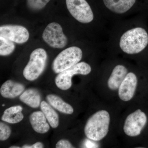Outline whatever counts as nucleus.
<instances>
[{
    "mask_svg": "<svg viewBox=\"0 0 148 148\" xmlns=\"http://www.w3.org/2000/svg\"><path fill=\"white\" fill-rule=\"evenodd\" d=\"M24 90V86L23 84L8 80L2 85L0 93L4 98L12 99L21 95Z\"/></svg>",
    "mask_w": 148,
    "mask_h": 148,
    "instance_id": "nucleus-12",
    "label": "nucleus"
},
{
    "mask_svg": "<svg viewBox=\"0 0 148 148\" xmlns=\"http://www.w3.org/2000/svg\"><path fill=\"white\" fill-rule=\"evenodd\" d=\"M50 0H27L28 7L34 10L42 9Z\"/></svg>",
    "mask_w": 148,
    "mask_h": 148,
    "instance_id": "nucleus-18",
    "label": "nucleus"
},
{
    "mask_svg": "<svg viewBox=\"0 0 148 148\" xmlns=\"http://www.w3.org/2000/svg\"><path fill=\"white\" fill-rule=\"evenodd\" d=\"M46 98L51 106L62 113L71 114L73 113L74 109L72 106L58 95L49 94L47 96Z\"/></svg>",
    "mask_w": 148,
    "mask_h": 148,
    "instance_id": "nucleus-15",
    "label": "nucleus"
},
{
    "mask_svg": "<svg viewBox=\"0 0 148 148\" xmlns=\"http://www.w3.org/2000/svg\"><path fill=\"white\" fill-rule=\"evenodd\" d=\"M44 147L43 144L41 142H37L32 145H24L22 146V148H43Z\"/></svg>",
    "mask_w": 148,
    "mask_h": 148,
    "instance_id": "nucleus-21",
    "label": "nucleus"
},
{
    "mask_svg": "<svg viewBox=\"0 0 148 148\" xmlns=\"http://www.w3.org/2000/svg\"><path fill=\"white\" fill-rule=\"evenodd\" d=\"M0 36L17 44L27 42L29 38V31L20 25H5L0 27Z\"/></svg>",
    "mask_w": 148,
    "mask_h": 148,
    "instance_id": "nucleus-8",
    "label": "nucleus"
},
{
    "mask_svg": "<svg viewBox=\"0 0 148 148\" xmlns=\"http://www.w3.org/2000/svg\"><path fill=\"white\" fill-rule=\"evenodd\" d=\"M129 72L128 67L124 64L120 63L114 65L111 70L108 79L109 88L113 90L118 89Z\"/></svg>",
    "mask_w": 148,
    "mask_h": 148,
    "instance_id": "nucleus-10",
    "label": "nucleus"
},
{
    "mask_svg": "<svg viewBox=\"0 0 148 148\" xmlns=\"http://www.w3.org/2000/svg\"><path fill=\"white\" fill-rule=\"evenodd\" d=\"M11 129L7 125L4 123L0 122V140L5 141L10 137Z\"/></svg>",
    "mask_w": 148,
    "mask_h": 148,
    "instance_id": "nucleus-19",
    "label": "nucleus"
},
{
    "mask_svg": "<svg viewBox=\"0 0 148 148\" xmlns=\"http://www.w3.org/2000/svg\"><path fill=\"white\" fill-rule=\"evenodd\" d=\"M110 117L108 111H98L88 119L85 126L86 136L92 141L102 140L108 132Z\"/></svg>",
    "mask_w": 148,
    "mask_h": 148,
    "instance_id": "nucleus-2",
    "label": "nucleus"
},
{
    "mask_svg": "<svg viewBox=\"0 0 148 148\" xmlns=\"http://www.w3.org/2000/svg\"><path fill=\"white\" fill-rule=\"evenodd\" d=\"M83 56L82 49L77 46L67 48L59 53L53 60L52 68L59 73L80 62Z\"/></svg>",
    "mask_w": 148,
    "mask_h": 148,
    "instance_id": "nucleus-3",
    "label": "nucleus"
},
{
    "mask_svg": "<svg viewBox=\"0 0 148 148\" xmlns=\"http://www.w3.org/2000/svg\"><path fill=\"white\" fill-rule=\"evenodd\" d=\"M40 106L41 110L44 114L50 126L53 128L58 127L59 119L56 112L45 101L41 102Z\"/></svg>",
    "mask_w": 148,
    "mask_h": 148,
    "instance_id": "nucleus-16",
    "label": "nucleus"
},
{
    "mask_svg": "<svg viewBox=\"0 0 148 148\" xmlns=\"http://www.w3.org/2000/svg\"><path fill=\"white\" fill-rule=\"evenodd\" d=\"M147 117L140 109L130 114L125 121L123 130L130 137H136L141 134L147 124Z\"/></svg>",
    "mask_w": 148,
    "mask_h": 148,
    "instance_id": "nucleus-7",
    "label": "nucleus"
},
{
    "mask_svg": "<svg viewBox=\"0 0 148 148\" xmlns=\"http://www.w3.org/2000/svg\"><path fill=\"white\" fill-rule=\"evenodd\" d=\"M22 110L23 108L21 106H16L10 107L4 112L1 117L2 120L11 124L18 123L24 118Z\"/></svg>",
    "mask_w": 148,
    "mask_h": 148,
    "instance_id": "nucleus-14",
    "label": "nucleus"
},
{
    "mask_svg": "<svg viewBox=\"0 0 148 148\" xmlns=\"http://www.w3.org/2000/svg\"><path fill=\"white\" fill-rule=\"evenodd\" d=\"M110 23L105 47L111 53L130 56L148 53V27L145 14Z\"/></svg>",
    "mask_w": 148,
    "mask_h": 148,
    "instance_id": "nucleus-1",
    "label": "nucleus"
},
{
    "mask_svg": "<svg viewBox=\"0 0 148 148\" xmlns=\"http://www.w3.org/2000/svg\"><path fill=\"white\" fill-rule=\"evenodd\" d=\"M19 99L21 102L33 108H37L40 106L41 95L38 90L30 88L23 92Z\"/></svg>",
    "mask_w": 148,
    "mask_h": 148,
    "instance_id": "nucleus-13",
    "label": "nucleus"
},
{
    "mask_svg": "<svg viewBox=\"0 0 148 148\" xmlns=\"http://www.w3.org/2000/svg\"><path fill=\"white\" fill-rule=\"evenodd\" d=\"M137 75L129 71L119 88V96L122 101L127 102L132 99L138 85Z\"/></svg>",
    "mask_w": 148,
    "mask_h": 148,
    "instance_id": "nucleus-9",
    "label": "nucleus"
},
{
    "mask_svg": "<svg viewBox=\"0 0 148 148\" xmlns=\"http://www.w3.org/2000/svg\"><path fill=\"white\" fill-rule=\"evenodd\" d=\"M44 41L54 48H63L68 44V38L64 34L61 25L52 22L46 27L42 36Z\"/></svg>",
    "mask_w": 148,
    "mask_h": 148,
    "instance_id": "nucleus-6",
    "label": "nucleus"
},
{
    "mask_svg": "<svg viewBox=\"0 0 148 148\" xmlns=\"http://www.w3.org/2000/svg\"><path fill=\"white\" fill-rule=\"evenodd\" d=\"M15 48L13 42L0 36V55L6 56L10 55Z\"/></svg>",
    "mask_w": 148,
    "mask_h": 148,
    "instance_id": "nucleus-17",
    "label": "nucleus"
},
{
    "mask_svg": "<svg viewBox=\"0 0 148 148\" xmlns=\"http://www.w3.org/2000/svg\"><path fill=\"white\" fill-rule=\"evenodd\" d=\"M30 123L33 129L37 133L45 134L50 129V125L42 111H36L30 115Z\"/></svg>",
    "mask_w": 148,
    "mask_h": 148,
    "instance_id": "nucleus-11",
    "label": "nucleus"
},
{
    "mask_svg": "<svg viewBox=\"0 0 148 148\" xmlns=\"http://www.w3.org/2000/svg\"><path fill=\"white\" fill-rule=\"evenodd\" d=\"M10 148H20V147H18V146H11V147H10Z\"/></svg>",
    "mask_w": 148,
    "mask_h": 148,
    "instance_id": "nucleus-22",
    "label": "nucleus"
},
{
    "mask_svg": "<svg viewBox=\"0 0 148 148\" xmlns=\"http://www.w3.org/2000/svg\"><path fill=\"white\" fill-rule=\"evenodd\" d=\"M47 58V53L43 49L38 48L33 51L23 71L24 78L29 81L37 79L45 69Z\"/></svg>",
    "mask_w": 148,
    "mask_h": 148,
    "instance_id": "nucleus-4",
    "label": "nucleus"
},
{
    "mask_svg": "<svg viewBox=\"0 0 148 148\" xmlns=\"http://www.w3.org/2000/svg\"><path fill=\"white\" fill-rule=\"evenodd\" d=\"M56 148H75L69 140H61L58 141L56 145Z\"/></svg>",
    "mask_w": 148,
    "mask_h": 148,
    "instance_id": "nucleus-20",
    "label": "nucleus"
},
{
    "mask_svg": "<svg viewBox=\"0 0 148 148\" xmlns=\"http://www.w3.org/2000/svg\"><path fill=\"white\" fill-rule=\"evenodd\" d=\"M91 71L92 68L90 64L84 61L80 62L58 73L55 78V84L61 90H68L72 86V79L73 76L77 75H87Z\"/></svg>",
    "mask_w": 148,
    "mask_h": 148,
    "instance_id": "nucleus-5",
    "label": "nucleus"
}]
</instances>
